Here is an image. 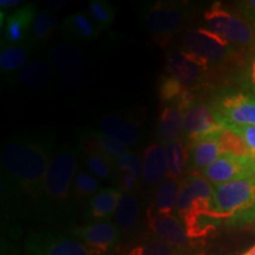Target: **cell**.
<instances>
[{
    "label": "cell",
    "mask_w": 255,
    "mask_h": 255,
    "mask_svg": "<svg viewBox=\"0 0 255 255\" xmlns=\"http://www.w3.org/2000/svg\"><path fill=\"white\" fill-rule=\"evenodd\" d=\"M55 137L50 132L15 136L1 151V189L6 200L36 206L51 158Z\"/></svg>",
    "instance_id": "6da1fadb"
},
{
    "label": "cell",
    "mask_w": 255,
    "mask_h": 255,
    "mask_svg": "<svg viewBox=\"0 0 255 255\" xmlns=\"http://www.w3.org/2000/svg\"><path fill=\"white\" fill-rule=\"evenodd\" d=\"M77 168L78 150L73 146L65 145L53 154L36 205L38 212L49 218L69 212Z\"/></svg>",
    "instance_id": "7a4b0ae2"
},
{
    "label": "cell",
    "mask_w": 255,
    "mask_h": 255,
    "mask_svg": "<svg viewBox=\"0 0 255 255\" xmlns=\"http://www.w3.org/2000/svg\"><path fill=\"white\" fill-rule=\"evenodd\" d=\"M210 216L218 225L244 226L255 221V175L215 186Z\"/></svg>",
    "instance_id": "3957f363"
},
{
    "label": "cell",
    "mask_w": 255,
    "mask_h": 255,
    "mask_svg": "<svg viewBox=\"0 0 255 255\" xmlns=\"http://www.w3.org/2000/svg\"><path fill=\"white\" fill-rule=\"evenodd\" d=\"M188 17V5L180 1H155L145 6L142 14L146 32L161 47L183 31Z\"/></svg>",
    "instance_id": "277c9868"
},
{
    "label": "cell",
    "mask_w": 255,
    "mask_h": 255,
    "mask_svg": "<svg viewBox=\"0 0 255 255\" xmlns=\"http://www.w3.org/2000/svg\"><path fill=\"white\" fill-rule=\"evenodd\" d=\"M203 27L214 32L233 46L254 47L255 27L241 14H235L215 2L203 13Z\"/></svg>",
    "instance_id": "5b68a950"
},
{
    "label": "cell",
    "mask_w": 255,
    "mask_h": 255,
    "mask_svg": "<svg viewBox=\"0 0 255 255\" xmlns=\"http://www.w3.org/2000/svg\"><path fill=\"white\" fill-rule=\"evenodd\" d=\"M208 105L223 127H255V94L246 90H221Z\"/></svg>",
    "instance_id": "8992f818"
},
{
    "label": "cell",
    "mask_w": 255,
    "mask_h": 255,
    "mask_svg": "<svg viewBox=\"0 0 255 255\" xmlns=\"http://www.w3.org/2000/svg\"><path fill=\"white\" fill-rule=\"evenodd\" d=\"M182 50L210 63H221L233 56L234 46L206 27H191L183 32Z\"/></svg>",
    "instance_id": "52a82bcc"
},
{
    "label": "cell",
    "mask_w": 255,
    "mask_h": 255,
    "mask_svg": "<svg viewBox=\"0 0 255 255\" xmlns=\"http://www.w3.org/2000/svg\"><path fill=\"white\" fill-rule=\"evenodd\" d=\"M50 66L64 87L79 88L87 79V65L81 51L69 44H56L47 52Z\"/></svg>",
    "instance_id": "ba28073f"
},
{
    "label": "cell",
    "mask_w": 255,
    "mask_h": 255,
    "mask_svg": "<svg viewBox=\"0 0 255 255\" xmlns=\"http://www.w3.org/2000/svg\"><path fill=\"white\" fill-rule=\"evenodd\" d=\"M165 72L180 82L188 90L194 91L203 87L207 82L209 63L187 51H175L167 57Z\"/></svg>",
    "instance_id": "9c48e42d"
},
{
    "label": "cell",
    "mask_w": 255,
    "mask_h": 255,
    "mask_svg": "<svg viewBox=\"0 0 255 255\" xmlns=\"http://www.w3.org/2000/svg\"><path fill=\"white\" fill-rule=\"evenodd\" d=\"M25 255H97L70 234L36 232L28 235Z\"/></svg>",
    "instance_id": "30bf717a"
},
{
    "label": "cell",
    "mask_w": 255,
    "mask_h": 255,
    "mask_svg": "<svg viewBox=\"0 0 255 255\" xmlns=\"http://www.w3.org/2000/svg\"><path fill=\"white\" fill-rule=\"evenodd\" d=\"M222 128V123L218 120L209 105L196 101V103L184 113L182 139L189 148L205 137L219 133Z\"/></svg>",
    "instance_id": "8fae6325"
},
{
    "label": "cell",
    "mask_w": 255,
    "mask_h": 255,
    "mask_svg": "<svg viewBox=\"0 0 255 255\" xmlns=\"http://www.w3.org/2000/svg\"><path fill=\"white\" fill-rule=\"evenodd\" d=\"M70 235L97 255H103L120 244L122 231L110 221H97L70 229Z\"/></svg>",
    "instance_id": "7c38bea8"
},
{
    "label": "cell",
    "mask_w": 255,
    "mask_h": 255,
    "mask_svg": "<svg viewBox=\"0 0 255 255\" xmlns=\"http://www.w3.org/2000/svg\"><path fill=\"white\" fill-rule=\"evenodd\" d=\"M210 183L215 186L251 177L255 175V162L251 158L235 157L222 154L208 168L200 171Z\"/></svg>",
    "instance_id": "4fadbf2b"
},
{
    "label": "cell",
    "mask_w": 255,
    "mask_h": 255,
    "mask_svg": "<svg viewBox=\"0 0 255 255\" xmlns=\"http://www.w3.org/2000/svg\"><path fill=\"white\" fill-rule=\"evenodd\" d=\"M149 227L156 237L180 251H184L190 245L187 229L180 218L174 215L157 214L154 210H148Z\"/></svg>",
    "instance_id": "5bb4252c"
},
{
    "label": "cell",
    "mask_w": 255,
    "mask_h": 255,
    "mask_svg": "<svg viewBox=\"0 0 255 255\" xmlns=\"http://www.w3.org/2000/svg\"><path fill=\"white\" fill-rule=\"evenodd\" d=\"M37 13L36 5L27 4L9 14L6 18L2 31L1 45H21L28 43Z\"/></svg>",
    "instance_id": "9a60e30c"
},
{
    "label": "cell",
    "mask_w": 255,
    "mask_h": 255,
    "mask_svg": "<svg viewBox=\"0 0 255 255\" xmlns=\"http://www.w3.org/2000/svg\"><path fill=\"white\" fill-rule=\"evenodd\" d=\"M143 181L149 187H158L168 177V158L165 146L154 142L143 151Z\"/></svg>",
    "instance_id": "2e32d148"
},
{
    "label": "cell",
    "mask_w": 255,
    "mask_h": 255,
    "mask_svg": "<svg viewBox=\"0 0 255 255\" xmlns=\"http://www.w3.org/2000/svg\"><path fill=\"white\" fill-rule=\"evenodd\" d=\"M100 132L124 146H131L141 137V130L132 121L120 115H107L100 122Z\"/></svg>",
    "instance_id": "e0dca14e"
},
{
    "label": "cell",
    "mask_w": 255,
    "mask_h": 255,
    "mask_svg": "<svg viewBox=\"0 0 255 255\" xmlns=\"http://www.w3.org/2000/svg\"><path fill=\"white\" fill-rule=\"evenodd\" d=\"M7 79L27 90L43 91L52 81V68L43 60H33Z\"/></svg>",
    "instance_id": "ac0fdd59"
},
{
    "label": "cell",
    "mask_w": 255,
    "mask_h": 255,
    "mask_svg": "<svg viewBox=\"0 0 255 255\" xmlns=\"http://www.w3.org/2000/svg\"><path fill=\"white\" fill-rule=\"evenodd\" d=\"M219 133L205 137L189 146L190 171H202L212 165L222 155V149L219 142Z\"/></svg>",
    "instance_id": "d6986e66"
},
{
    "label": "cell",
    "mask_w": 255,
    "mask_h": 255,
    "mask_svg": "<svg viewBox=\"0 0 255 255\" xmlns=\"http://www.w3.org/2000/svg\"><path fill=\"white\" fill-rule=\"evenodd\" d=\"M123 191L117 187L103 188L89 201L87 214L97 221H108L115 215Z\"/></svg>",
    "instance_id": "ffe728a7"
},
{
    "label": "cell",
    "mask_w": 255,
    "mask_h": 255,
    "mask_svg": "<svg viewBox=\"0 0 255 255\" xmlns=\"http://www.w3.org/2000/svg\"><path fill=\"white\" fill-rule=\"evenodd\" d=\"M184 113L174 105H164L161 109L157 123V139L167 145L180 138L183 131Z\"/></svg>",
    "instance_id": "44dd1931"
},
{
    "label": "cell",
    "mask_w": 255,
    "mask_h": 255,
    "mask_svg": "<svg viewBox=\"0 0 255 255\" xmlns=\"http://www.w3.org/2000/svg\"><path fill=\"white\" fill-rule=\"evenodd\" d=\"M62 34L69 40L88 41L95 39L101 34L88 13L77 12L64 19L62 24Z\"/></svg>",
    "instance_id": "7402d4cb"
},
{
    "label": "cell",
    "mask_w": 255,
    "mask_h": 255,
    "mask_svg": "<svg viewBox=\"0 0 255 255\" xmlns=\"http://www.w3.org/2000/svg\"><path fill=\"white\" fill-rule=\"evenodd\" d=\"M33 46L30 44L21 45H1L0 51V72L5 77H12L27 64Z\"/></svg>",
    "instance_id": "603a6c76"
},
{
    "label": "cell",
    "mask_w": 255,
    "mask_h": 255,
    "mask_svg": "<svg viewBox=\"0 0 255 255\" xmlns=\"http://www.w3.org/2000/svg\"><path fill=\"white\" fill-rule=\"evenodd\" d=\"M83 151V161L92 176L102 181H110L116 177V165L115 161L107 155L91 146H81Z\"/></svg>",
    "instance_id": "cb8c5ba5"
},
{
    "label": "cell",
    "mask_w": 255,
    "mask_h": 255,
    "mask_svg": "<svg viewBox=\"0 0 255 255\" xmlns=\"http://www.w3.org/2000/svg\"><path fill=\"white\" fill-rule=\"evenodd\" d=\"M181 186H182V180L173 177L165 178L157 187L154 205L150 209L157 214L171 215V213L176 210Z\"/></svg>",
    "instance_id": "d4e9b609"
},
{
    "label": "cell",
    "mask_w": 255,
    "mask_h": 255,
    "mask_svg": "<svg viewBox=\"0 0 255 255\" xmlns=\"http://www.w3.org/2000/svg\"><path fill=\"white\" fill-rule=\"evenodd\" d=\"M168 158V177L182 180L186 176V169L189 163V148L182 138L168 143L165 145Z\"/></svg>",
    "instance_id": "484cf974"
},
{
    "label": "cell",
    "mask_w": 255,
    "mask_h": 255,
    "mask_svg": "<svg viewBox=\"0 0 255 255\" xmlns=\"http://www.w3.org/2000/svg\"><path fill=\"white\" fill-rule=\"evenodd\" d=\"M139 218V206L136 196L131 193H123L115 212L116 225L122 232H131Z\"/></svg>",
    "instance_id": "4316f807"
},
{
    "label": "cell",
    "mask_w": 255,
    "mask_h": 255,
    "mask_svg": "<svg viewBox=\"0 0 255 255\" xmlns=\"http://www.w3.org/2000/svg\"><path fill=\"white\" fill-rule=\"evenodd\" d=\"M81 146H91V148L97 149L114 159L115 162L129 152L127 146L120 144L119 142L114 141L108 136L98 131H90L83 133L81 137Z\"/></svg>",
    "instance_id": "83f0119b"
},
{
    "label": "cell",
    "mask_w": 255,
    "mask_h": 255,
    "mask_svg": "<svg viewBox=\"0 0 255 255\" xmlns=\"http://www.w3.org/2000/svg\"><path fill=\"white\" fill-rule=\"evenodd\" d=\"M58 26V20L52 12L39 11L34 19L33 27H32L31 37L28 44L33 47L39 46L51 38L53 32Z\"/></svg>",
    "instance_id": "f1b7e54d"
},
{
    "label": "cell",
    "mask_w": 255,
    "mask_h": 255,
    "mask_svg": "<svg viewBox=\"0 0 255 255\" xmlns=\"http://www.w3.org/2000/svg\"><path fill=\"white\" fill-rule=\"evenodd\" d=\"M87 13L102 33L111 27L116 11L107 0H91L88 4Z\"/></svg>",
    "instance_id": "f546056e"
},
{
    "label": "cell",
    "mask_w": 255,
    "mask_h": 255,
    "mask_svg": "<svg viewBox=\"0 0 255 255\" xmlns=\"http://www.w3.org/2000/svg\"><path fill=\"white\" fill-rule=\"evenodd\" d=\"M219 142L221 145L222 154L233 155L235 157L251 158L250 149L244 138L237 131L228 127H223L219 132ZM252 159V158H251Z\"/></svg>",
    "instance_id": "4dcf8cb0"
},
{
    "label": "cell",
    "mask_w": 255,
    "mask_h": 255,
    "mask_svg": "<svg viewBox=\"0 0 255 255\" xmlns=\"http://www.w3.org/2000/svg\"><path fill=\"white\" fill-rule=\"evenodd\" d=\"M101 189V183L87 171H78L73 182V200H83L95 196Z\"/></svg>",
    "instance_id": "1f68e13d"
},
{
    "label": "cell",
    "mask_w": 255,
    "mask_h": 255,
    "mask_svg": "<svg viewBox=\"0 0 255 255\" xmlns=\"http://www.w3.org/2000/svg\"><path fill=\"white\" fill-rule=\"evenodd\" d=\"M128 255H182V251L170 246L161 239L150 238L133 247Z\"/></svg>",
    "instance_id": "d6a6232c"
},
{
    "label": "cell",
    "mask_w": 255,
    "mask_h": 255,
    "mask_svg": "<svg viewBox=\"0 0 255 255\" xmlns=\"http://www.w3.org/2000/svg\"><path fill=\"white\" fill-rule=\"evenodd\" d=\"M184 90L186 88L170 76L165 75L159 78L158 96L162 103H165V105L174 104Z\"/></svg>",
    "instance_id": "836d02e7"
},
{
    "label": "cell",
    "mask_w": 255,
    "mask_h": 255,
    "mask_svg": "<svg viewBox=\"0 0 255 255\" xmlns=\"http://www.w3.org/2000/svg\"><path fill=\"white\" fill-rule=\"evenodd\" d=\"M238 83L241 85L242 90L255 94V46L252 47L246 59L242 62Z\"/></svg>",
    "instance_id": "e575fe53"
},
{
    "label": "cell",
    "mask_w": 255,
    "mask_h": 255,
    "mask_svg": "<svg viewBox=\"0 0 255 255\" xmlns=\"http://www.w3.org/2000/svg\"><path fill=\"white\" fill-rule=\"evenodd\" d=\"M116 165V171L119 173H129L135 175L137 178L143 176V162L138 155L133 152H128L122 157L115 162Z\"/></svg>",
    "instance_id": "d590c367"
},
{
    "label": "cell",
    "mask_w": 255,
    "mask_h": 255,
    "mask_svg": "<svg viewBox=\"0 0 255 255\" xmlns=\"http://www.w3.org/2000/svg\"><path fill=\"white\" fill-rule=\"evenodd\" d=\"M231 129L237 131L244 138L248 149H250L251 158L255 162V127H234Z\"/></svg>",
    "instance_id": "8d00e7d4"
},
{
    "label": "cell",
    "mask_w": 255,
    "mask_h": 255,
    "mask_svg": "<svg viewBox=\"0 0 255 255\" xmlns=\"http://www.w3.org/2000/svg\"><path fill=\"white\" fill-rule=\"evenodd\" d=\"M237 4L240 14L255 27V0L238 1Z\"/></svg>",
    "instance_id": "74e56055"
},
{
    "label": "cell",
    "mask_w": 255,
    "mask_h": 255,
    "mask_svg": "<svg viewBox=\"0 0 255 255\" xmlns=\"http://www.w3.org/2000/svg\"><path fill=\"white\" fill-rule=\"evenodd\" d=\"M68 4L69 1H66V0H49V1L45 2V6L50 9H53V11H59Z\"/></svg>",
    "instance_id": "f35d334b"
},
{
    "label": "cell",
    "mask_w": 255,
    "mask_h": 255,
    "mask_svg": "<svg viewBox=\"0 0 255 255\" xmlns=\"http://www.w3.org/2000/svg\"><path fill=\"white\" fill-rule=\"evenodd\" d=\"M23 4L21 0H1L0 6L1 8H9V7H17V6Z\"/></svg>",
    "instance_id": "ab89813d"
},
{
    "label": "cell",
    "mask_w": 255,
    "mask_h": 255,
    "mask_svg": "<svg viewBox=\"0 0 255 255\" xmlns=\"http://www.w3.org/2000/svg\"><path fill=\"white\" fill-rule=\"evenodd\" d=\"M241 255H255V245H254L253 247H251L250 250H247L244 254H241Z\"/></svg>",
    "instance_id": "60d3db41"
},
{
    "label": "cell",
    "mask_w": 255,
    "mask_h": 255,
    "mask_svg": "<svg viewBox=\"0 0 255 255\" xmlns=\"http://www.w3.org/2000/svg\"><path fill=\"white\" fill-rule=\"evenodd\" d=\"M196 255H207V254L206 253H197Z\"/></svg>",
    "instance_id": "b9f144b4"
}]
</instances>
